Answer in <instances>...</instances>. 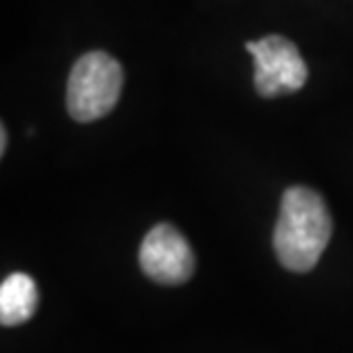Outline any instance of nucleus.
<instances>
[{
	"label": "nucleus",
	"instance_id": "f257e3e1",
	"mask_svg": "<svg viewBox=\"0 0 353 353\" xmlns=\"http://www.w3.org/2000/svg\"><path fill=\"white\" fill-rule=\"evenodd\" d=\"M333 236V218L316 190L292 186L285 190L273 232L278 262L294 273H307L321 259Z\"/></svg>",
	"mask_w": 353,
	"mask_h": 353
},
{
	"label": "nucleus",
	"instance_id": "f03ea898",
	"mask_svg": "<svg viewBox=\"0 0 353 353\" xmlns=\"http://www.w3.org/2000/svg\"><path fill=\"white\" fill-rule=\"evenodd\" d=\"M122 65L105 51H90L76 60L67 83V110L76 122L105 117L122 97Z\"/></svg>",
	"mask_w": 353,
	"mask_h": 353
},
{
	"label": "nucleus",
	"instance_id": "7ed1b4c3",
	"mask_svg": "<svg viewBox=\"0 0 353 353\" xmlns=\"http://www.w3.org/2000/svg\"><path fill=\"white\" fill-rule=\"evenodd\" d=\"M255 58V88L262 97L292 94L307 83V65L294 41L282 34H266L245 44Z\"/></svg>",
	"mask_w": 353,
	"mask_h": 353
},
{
	"label": "nucleus",
	"instance_id": "20e7f679",
	"mask_svg": "<svg viewBox=\"0 0 353 353\" xmlns=\"http://www.w3.org/2000/svg\"><path fill=\"white\" fill-rule=\"evenodd\" d=\"M140 266L159 285H183L195 271V255L179 230L161 223L143 239Z\"/></svg>",
	"mask_w": 353,
	"mask_h": 353
},
{
	"label": "nucleus",
	"instance_id": "39448f33",
	"mask_svg": "<svg viewBox=\"0 0 353 353\" xmlns=\"http://www.w3.org/2000/svg\"><path fill=\"white\" fill-rule=\"evenodd\" d=\"M39 305V289L28 273H12L0 285V321L3 326H21L30 321Z\"/></svg>",
	"mask_w": 353,
	"mask_h": 353
},
{
	"label": "nucleus",
	"instance_id": "423d86ee",
	"mask_svg": "<svg viewBox=\"0 0 353 353\" xmlns=\"http://www.w3.org/2000/svg\"><path fill=\"white\" fill-rule=\"evenodd\" d=\"M5 150H7V129L3 126L0 129V154H5Z\"/></svg>",
	"mask_w": 353,
	"mask_h": 353
}]
</instances>
